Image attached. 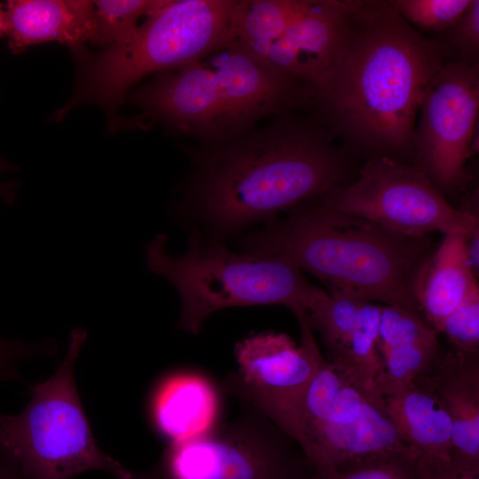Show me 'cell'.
<instances>
[{
  "label": "cell",
  "instance_id": "obj_11",
  "mask_svg": "<svg viewBox=\"0 0 479 479\" xmlns=\"http://www.w3.org/2000/svg\"><path fill=\"white\" fill-rule=\"evenodd\" d=\"M479 68L468 59L444 63L428 82L412 134L418 166L441 192L467 181L466 162L475 153Z\"/></svg>",
  "mask_w": 479,
  "mask_h": 479
},
{
  "label": "cell",
  "instance_id": "obj_19",
  "mask_svg": "<svg viewBox=\"0 0 479 479\" xmlns=\"http://www.w3.org/2000/svg\"><path fill=\"white\" fill-rule=\"evenodd\" d=\"M217 411L218 398L214 387L196 374L178 375L165 381L153 405L155 425L171 443L210 429Z\"/></svg>",
  "mask_w": 479,
  "mask_h": 479
},
{
  "label": "cell",
  "instance_id": "obj_4",
  "mask_svg": "<svg viewBox=\"0 0 479 479\" xmlns=\"http://www.w3.org/2000/svg\"><path fill=\"white\" fill-rule=\"evenodd\" d=\"M309 85L237 42L174 70L155 74L124 102L140 113L130 128L160 122L180 135L213 145L235 138L266 117L308 105Z\"/></svg>",
  "mask_w": 479,
  "mask_h": 479
},
{
  "label": "cell",
  "instance_id": "obj_9",
  "mask_svg": "<svg viewBox=\"0 0 479 479\" xmlns=\"http://www.w3.org/2000/svg\"><path fill=\"white\" fill-rule=\"evenodd\" d=\"M315 200L410 237L434 232L469 233L478 227L477 216L453 208L422 169L390 156L375 155L364 164L355 182Z\"/></svg>",
  "mask_w": 479,
  "mask_h": 479
},
{
  "label": "cell",
  "instance_id": "obj_23",
  "mask_svg": "<svg viewBox=\"0 0 479 479\" xmlns=\"http://www.w3.org/2000/svg\"><path fill=\"white\" fill-rule=\"evenodd\" d=\"M307 479H420L417 465L409 452L392 453L354 465L311 471Z\"/></svg>",
  "mask_w": 479,
  "mask_h": 479
},
{
  "label": "cell",
  "instance_id": "obj_5",
  "mask_svg": "<svg viewBox=\"0 0 479 479\" xmlns=\"http://www.w3.org/2000/svg\"><path fill=\"white\" fill-rule=\"evenodd\" d=\"M236 0H161L126 43L88 51L71 48L76 79L67 102L53 114L61 121L73 108L94 104L117 130L119 106L149 75L191 64L228 43L230 16Z\"/></svg>",
  "mask_w": 479,
  "mask_h": 479
},
{
  "label": "cell",
  "instance_id": "obj_14",
  "mask_svg": "<svg viewBox=\"0 0 479 479\" xmlns=\"http://www.w3.org/2000/svg\"><path fill=\"white\" fill-rule=\"evenodd\" d=\"M349 4L350 0H310L257 56L294 79L311 84L337 51Z\"/></svg>",
  "mask_w": 479,
  "mask_h": 479
},
{
  "label": "cell",
  "instance_id": "obj_7",
  "mask_svg": "<svg viewBox=\"0 0 479 479\" xmlns=\"http://www.w3.org/2000/svg\"><path fill=\"white\" fill-rule=\"evenodd\" d=\"M87 337L71 331L67 352L56 373L31 389L17 415H0V452L21 479H69L90 469L117 479L135 475L97 445L76 390L74 365Z\"/></svg>",
  "mask_w": 479,
  "mask_h": 479
},
{
  "label": "cell",
  "instance_id": "obj_27",
  "mask_svg": "<svg viewBox=\"0 0 479 479\" xmlns=\"http://www.w3.org/2000/svg\"><path fill=\"white\" fill-rule=\"evenodd\" d=\"M48 342L39 345H28L21 341H4L0 339V378L4 380L17 379L16 363L20 358L37 354L52 349Z\"/></svg>",
  "mask_w": 479,
  "mask_h": 479
},
{
  "label": "cell",
  "instance_id": "obj_12",
  "mask_svg": "<svg viewBox=\"0 0 479 479\" xmlns=\"http://www.w3.org/2000/svg\"><path fill=\"white\" fill-rule=\"evenodd\" d=\"M253 410V409H252ZM221 429L211 428L171 443L162 462L166 479H300L275 433L278 428L254 411Z\"/></svg>",
  "mask_w": 479,
  "mask_h": 479
},
{
  "label": "cell",
  "instance_id": "obj_22",
  "mask_svg": "<svg viewBox=\"0 0 479 479\" xmlns=\"http://www.w3.org/2000/svg\"><path fill=\"white\" fill-rule=\"evenodd\" d=\"M161 0H98L94 4V35L91 44L102 49L126 43L136 33L138 20L146 17Z\"/></svg>",
  "mask_w": 479,
  "mask_h": 479
},
{
  "label": "cell",
  "instance_id": "obj_24",
  "mask_svg": "<svg viewBox=\"0 0 479 479\" xmlns=\"http://www.w3.org/2000/svg\"><path fill=\"white\" fill-rule=\"evenodd\" d=\"M448 340L450 349L467 358H479V289L475 286L442 322L437 334Z\"/></svg>",
  "mask_w": 479,
  "mask_h": 479
},
{
  "label": "cell",
  "instance_id": "obj_2",
  "mask_svg": "<svg viewBox=\"0 0 479 479\" xmlns=\"http://www.w3.org/2000/svg\"><path fill=\"white\" fill-rule=\"evenodd\" d=\"M191 206L216 236L269 223L343 185L348 160L326 129L302 118L270 123L196 152Z\"/></svg>",
  "mask_w": 479,
  "mask_h": 479
},
{
  "label": "cell",
  "instance_id": "obj_29",
  "mask_svg": "<svg viewBox=\"0 0 479 479\" xmlns=\"http://www.w3.org/2000/svg\"><path fill=\"white\" fill-rule=\"evenodd\" d=\"M0 479H21L15 465L4 456L0 470Z\"/></svg>",
  "mask_w": 479,
  "mask_h": 479
},
{
  "label": "cell",
  "instance_id": "obj_20",
  "mask_svg": "<svg viewBox=\"0 0 479 479\" xmlns=\"http://www.w3.org/2000/svg\"><path fill=\"white\" fill-rule=\"evenodd\" d=\"M310 2L236 0L230 16L228 43H240L257 55L308 7Z\"/></svg>",
  "mask_w": 479,
  "mask_h": 479
},
{
  "label": "cell",
  "instance_id": "obj_16",
  "mask_svg": "<svg viewBox=\"0 0 479 479\" xmlns=\"http://www.w3.org/2000/svg\"><path fill=\"white\" fill-rule=\"evenodd\" d=\"M445 408L452 428V470L479 474V358L443 350L422 377Z\"/></svg>",
  "mask_w": 479,
  "mask_h": 479
},
{
  "label": "cell",
  "instance_id": "obj_6",
  "mask_svg": "<svg viewBox=\"0 0 479 479\" xmlns=\"http://www.w3.org/2000/svg\"><path fill=\"white\" fill-rule=\"evenodd\" d=\"M166 242V234H159L145 246V264L177 291V327L191 334H197L210 315L224 309L278 304L296 314L307 312L326 293L288 261L234 252L220 239H204L197 231L189 236L181 255H169Z\"/></svg>",
  "mask_w": 479,
  "mask_h": 479
},
{
  "label": "cell",
  "instance_id": "obj_15",
  "mask_svg": "<svg viewBox=\"0 0 479 479\" xmlns=\"http://www.w3.org/2000/svg\"><path fill=\"white\" fill-rule=\"evenodd\" d=\"M377 349L380 369L373 392L379 397L427 375L444 350L425 318L400 304L381 305Z\"/></svg>",
  "mask_w": 479,
  "mask_h": 479
},
{
  "label": "cell",
  "instance_id": "obj_26",
  "mask_svg": "<svg viewBox=\"0 0 479 479\" xmlns=\"http://www.w3.org/2000/svg\"><path fill=\"white\" fill-rule=\"evenodd\" d=\"M451 42L466 57H475L479 50V1L471 0L459 20L450 29Z\"/></svg>",
  "mask_w": 479,
  "mask_h": 479
},
{
  "label": "cell",
  "instance_id": "obj_18",
  "mask_svg": "<svg viewBox=\"0 0 479 479\" xmlns=\"http://www.w3.org/2000/svg\"><path fill=\"white\" fill-rule=\"evenodd\" d=\"M462 232L444 234L420 269L413 287L417 310L437 333L442 322L477 286Z\"/></svg>",
  "mask_w": 479,
  "mask_h": 479
},
{
  "label": "cell",
  "instance_id": "obj_13",
  "mask_svg": "<svg viewBox=\"0 0 479 479\" xmlns=\"http://www.w3.org/2000/svg\"><path fill=\"white\" fill-rule=\"evenodd\" d=\"M413 458L420 479H444L452 470L450 417L423 378L380 397Z\"/></svg>",
  "mask_w": 479,
  "mask_h": 479
},
{
  "label": "cell",
  "instance_id": "obj_8",
  "mask_svg": "<svg viewBox=\"0 0 479 479\" xmlns=\"http://www.w3.org/2000/svg\"><path fill=\"white\" fill-rule=\"evenodd\" d=\"M298 444L311 471L409 452L381 398L326 358L306 395Z\"/></svg>",
  "mask_w": 479,
  "mask_h": 479
},
{
  "label": "cell",
  "instance_id": "obj_28",
  "mask_svg": "<svg viewBox=\"0 0 479 479\" xmlns=\"http://www.w3.org/2000/svg\"><path fill=\"white\" fill-rule=\"evenodd\" d=\"M17 170V167L0 157V200L12 202L20 186V182L14 179L3 180V176Z\"/></svg>",
  "mask_w": 479,
  "mask_h": 479
},
{
  "label": "cell",
  "instance_id": "obj_31",
  "mask_svg": "<svg viewBox=\"0 0 479 479\" xmlns=\"http://www.w3.org/2000/svg\"><path fill=\"white\" fill-rule=\"evenodd\" d=\"M4 7L0 4V35H4Z\"/></svg>",
  "mask_w": 479,
  "mask_h": 479
},
{
  "label": "cell",
  "instance_id": "obj_10",
  "mask_svg": "<svg viewBox=\"0 0 479 479\" xmlns=\"http://www.w3.org/2000/svg\"><path fill=\"white\" fill-rule=\"evenodd\" d=\"M295 317L301 329L300 344L271 331L245 338L235 346L237 371L227 378L226 386L298 444L306 395L325 357L306 312Z\"/></svg>",
  "mask_w": 479,
  "mask_h": 479
},
{
  "label": "cell",
  "instance_id": "obj_25",
  "mask_svg": "<svg viewBox=\"0 0 479 479\" xmlns=\"http://www.w3.org/2000/svg\"><path fill=\"white\" fill-rule=\"evenodd\" d=\"M398 13L411 25L427 30L451 29L468 8L471 0H397Z\"/></svg>",
  "mask_w": 479,
  "mask_h": 479
},
{
  "label": "cell",
  "instance_id": "obj_30",
  "mask_svg": "<svg viewBox=\"0 0 479 479\" xmlns=\"http://www.w3.org/2000/svg\"><path fill=\"white\" fill-rule=\"evenodd\" d=\"M444 479H479V474H457L452 472Z\"/></svg>",
  "mask_w": 479,
  "mask_h": 479
},
{
  "label": "cell",
  "instance_id": "obj_21",
  "mask_svg": "<svg viewBox=\"0 0 479 479\" xmlns=\"http://www.w3.org/2000/svg\"><path fill=\"white\" fill-rule=\"evenodd\" d=\"M381 304L364 301L352 333L340 353L332 360L350 380L373 390L380 369L377 349Z\"/></svg>",
  "mask_w": 479,
  "mask_h": 479
},
{
  "label": "cell",
  "instance_id": "obj_17",
  "mask_svg": "<svg viewBox=\"0 0 479 479\" xmlns=\"http://www.w3.org/2000/svg\"><path fill=\"white\" fill-rule=\"evenodd\" d=\"M12 53L59 42L73 48L91 43L94 4L88 0H10L4 6V30Z\"/></svg>",
  "mask_w": 479,
  "mask_h": 479
},
{
  "label": "cell",
  "instance_id": "obj_1",
  "mask_svg": "<svg viewBox=\"0 0 479 479\" xmlns=\"http://www.w3.org/2000/svg\"><path fill=\"white\" fill-rule=\"evenodd\" d=\"M446 55L392 1L350 0L337 51L309 85L308 106L356 145L382 155L412 152L422 94Z\"/></svg>",
  "mask_w": 479,
  "mask_h": 479
},
{
  "label": "cell",
  "instance_id": "obj_32",
  "mask_svg": "<svg viewBox=\"0 0 479 479\" xmlns=\"http://www.w3.org/2000/svg\"><path fill=\"white\" fill-rule=\"evenodd\" d=\"M2 464H3V456L0 452V470H1V467H2Z\"/></svg>",
  "mask_w": 479,
  "mask_h": 479
},
{
  "label": "cell",
  "instance_id": "obj_3",
  "mask_svg": "<svg viewBox=\"0 0 479 479\" xmlns=\"http://www.w3.org/2000/svg\"><path fill=\"white\" fill-rule=\"evenodd\" d=\"M310 201L246 235L240 248L294 263L320 279L329 294L417 310L413 287L435 249L430 236H406Z\"/></svg>",
  "mask_w": 479,
  "mask_h": 479
}]
</instances>
